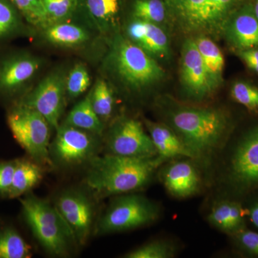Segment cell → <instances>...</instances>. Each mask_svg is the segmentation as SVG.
I'll use <instances>...</instances> for the list:
<instances>
[{
	"instance_id": "cell-1",
	"label": "cell",
	"mask_w": 258,
	"mask_h": 258,
	"mask_svg": "<svg viewBox=\"0 0 258 258\" xmlns=\"http://www.w3.org/2000/svg\"><path fill=\"white\" fill-rule=\"evenodd\" d=\"M164 162L158 156L97 155L88 163L85 183L96 198L132 192L145 186Z\"/></svg>"
},
{
	"instance_id": "cell-2",
	"label": "cell",
	"mask_w": 258,
	"mask_h": 258,
	"mask_svg": "<svg viewBox=\"0 0 258 258\" xmlns=\"http://www.w3.org/2000/svg\"><path fill=\"white\" fill-rule=\"evenodd\" d=\"M103 62L108 76L126 92L143 93L165 78V71L157 59L149 55L126 36L115 33Z\"/></svg>"
},
{
	"instance_id": "cell-3",
	"label": "cell",
	"mask_w": 258,
	"mask_h": 258,
	"mask_svg": "<svg viewBox=\"0 0 258 258\" xmlns=\"http://www.w3.org/2000/svg\"><path fill=\"white\" fill-rule=\"evenodd\" d=\"M168 120L193 158L213 152L230 129V118L216 108L179 106L170 110Z\"/></svg>"
},
{
	"instance_id": "cell-4",
	"label": "cell",
	"mask_w": 258,
	"mask_h": 258,
	"mask_svg": "<svg viewBox=\"0 0 258 258\" xmlns=\"http://www.w3.org/2000/svg\"><path fill=\"white\" fill-rule=\"evenodd\" d=\"M246 1L165 0L169 20L183 33L212 39L222 36L227 20Z\"/></svg>"
},
{
	"instance_id": "cell-5",
	"label": "cell",
	"mask_w": 258,
	"mask_h": 258,
	"mask_svg": "<svg viewBox=\"0 0 258 258\" xmlns=\"http://www.w3.org/2000/svg\"><path fill=\"white\" fill-rule=\"evenodd\" d=\"M20 203L32 235L47 253L56 257L69 255L77 243L72 230L55 205L32 195L21 199Z\"/></svg>"
},
{
	"instance_id": "cell-6",
	"label": "cell",
	"mask_w": 258,
	"mask_h": 258,
	"mask_svg": "<svg viewBox=\"0 0 258 258\" xmlns=\"http://www.w3.org/2000/svg\"><path fill=\"white\" fill-rule=\"evenodd\" d=\"M8 124L18 143L32 160L52 165L50 157V125L38 111L21 103H13L7 115Z\"/></svg>"
},
{
	"instance_id": "cell-7",
	"label": "cell",
	"mask_w": 258,
	"mask_h": 258,
	"mask_svg": "<svg viewBox=\"0 0 258 258\" xmlns=\"http://www.w3.org/2000/svg\"><path fill=\"white\" fill-rule=\"evenodd\" d=\"M159 209L138 195H127L113 200L94 226L95 235L123 232L149 225L157 220Z\"/></svg>"
},
{
	"instance_id": "cell-8",
	"label": "cell",
	"mask_w": 258,
	"mask_h": 258,
	"mask_svg": "<svg viewBox=\"0 0 258 258\" xmlns=\"http://www.w3.org/2000/svg\"><path fill=\"white\" fill-rule=\"evenodd\" d=\"M101 137L62 123L50 146L52 164L71 167L88 164L98 155Z\"/></svg>"
},
{
	"instance_id": "cell-9",
	"label": "cell",
	"mask_w": 258,
	"mask_h": 258,
	"mask_svg": "<svg viewBox=\"0 0 258 258\" xmlns=\"http://www.w3.org/2000/svg\"><path fill=\"white\" fill-rule=\"evenodd\" d=\"M66 79L67 74L64 70H56L44 78L33 89L27 91L15 103L36 110L56 130L60 125L61 116L66 107Z\"/></svg>"
},
{
	"instance_id": "cell-10",
	"label": "cell",
	"mask_w": 258,
	"mask_h": 258,
	"mask_svg": "<svg viewBox=\"0 0 258 258\" xmlns=\"http://www.w3.org/2000/svg\"><path fill=\"white\" fill-rule=\"evenodd\" d=\"M41 59L24 51L0 57V99L18 101L42 66Z\"/></svg>"
},
{
	"instance_id": "cell-11",
	"label": "cell",
	"mask_w": 258,
	"mask_h": 258,
	"mask_svg": "<svg viewBox=\"0 0 258 258\" xmlns=\"http://www.w3.org/2000/svg\"><path fill=\"white\" fill-rule=\"evenodd\" d=\"M108 154L132 157H152L157 150L139 120L123 117L115 121L105 137Z\"/></svg>"
},
{
	"instance_id": "cell-12",
	"label": "cell",
	"mask_w": 258,
	"mask_h": 258,
	"mask_svg": "<svg viewBox=\"0 0 258 258\" xmlns=\"http://www.w3.org/2000/svg\"><path fill=\"white\" fill-rule=\"evenodd\" d=\"M55 208L74 233L79 245L86 244L93 227L95 205L86 191L64 190L55 199Z\"/></svg>"
},
{
	"instance_id": "cell-13",
	"label": "cell",
	"mask_w": 258,
	"mask_h": 258,
	"mask_svg": "<svg viewBox=\"0 0 258 258\" xmlns=\"http://www.w3.org/2000/svg\"><path fill=\"white\" fill-rule=\"evenodd\" d=\"M179 74L181 87L190 99L202 101L215 92L193 37L186 38L181 47Z\"/></svg>"
},
{
	"instance_id": "cell-14",
	"label": "cell",
	"mask_w": 258,
	"mask_h": 258,
	"mask_svg": "<svg viewBox=\"0 0 258 258\" xmlns=\"http://www.w3.org/2000/svg\"><path fill=\"white\" fill-rule=\"evenodd\" d=\"M230 179L240 189L258 187V125L237 144L230 161Z\"/></svg>"
},
{
	"instance_id": "cell-15",
	"label": "cell",
	"mask_w": 258,
	"mask_h": 258,
	"mask_svg": "<svg viewBox=\"0 0 258 258\" xmlns=\"http://www.w3.org/2000/svg\"><path fill=\"white\" fill-rule=\"evenodd\" d=\"M222 37L235 52L258 47V20L251 0H247L231 15Z\"/></svg>"
},
{
	"instance_id": "cell-16",
	"label": "cell",
	"mask_w": 258,
	"mask_h": 258,
	"mask_svg": "<svg viewBox=\"0 0 258 258\" xmlns=\"http://www.w3.org/2000/svg\"><path fill=\"white\" fill-rule=\"evenodd\" d=\"M126 37L154 58H166L170 53L167 35L157 24L132 19L126 28Z\"/></svg>"
},
{
	"instance_id": "cell-17",
	"label": "cell",
	"mask_w": 258,
	"mask_h": 258,
	"mask_svg": "<svg viewBox=\"0 0 258 258\" xmlns=\"http://www.w3.org/2000/svg\"><path fill=\"white\" fill-rule=\"evenodd\" d=\"M162 181L167 191L177 198L195 195L200 185L198 169L189 161L171 163L163 171Z\"/></svg>"
},
{
	"instance_id": "cell-18",
	"label": "cell",
	"mask_w": 258,
	"mask_h": 258,
	"mask_svg": "<svg viewBox=\"0 0 258 258\" xmlns=\"http://www.w3.org/2000/svg\"><path fill=\"white\" fill-rule=\"evenodd\" d=\"M123 3V0H79V7L96 30L108 36L114 35Z\"/></svg>"
},
{
	"instance_id": "cell-19",
	"label": "cell",
	"mask_w": 258,
	"mask_h": 258,
	"mask_svg": "<svg viewBox=\"0 0 258 258\" xmlns=\"http://www.w3.org/2000/svg\"><path fill=\"white\" fill-rule=\"evenodd\" d=\"M145 125L157 150V156L161 160L166 161L176 157L193 158L179 136L171 127L150 120H145Z\"/></svg>"
},
{
	"instance_id": "cell-20",
	"label": "cell",
	"mask_w": 258,
	"mask_h": 258,
	"mask_svg": "<svg viewBox=\"0 0 258 258\" xmlns=\"http://www.w3.org/2000/svg\"><path fill=\"white\" fill-rule=\"evenodd\" d=\"M41 30L44 40L57 47L75 48L86 45L91 40L87 29L70 20L44 27Z\"/></svg>"
},
{
	"instance_id": "cell-21",
	"label": "cell",
	"mask_w": 258,
	"mask_h": 258,
	"mask_svg": "<svg viewBox=\"0 0 258 258\" xmlns=\"http://www.w3.org/2000/svg\"><path fill=\"white\" fill-rule=\"evenodd\" d=\"M199 52L203 58L204 66L209 79L215 91L223 83L225 58L220 47L212 38L205 35L193 37Z\"/></svg>"
},
{
	"instance_id": "cell-22",
	"label": "cell",
	"mask_w": 258,
	"mask_h": 258,
	"mask_svg": "<svg viewBox=\"0 0 258 258\" xmlns=\"http://www.w3.org/2000/svg\"><path fill=\"white\" fill-rule=\"evenodd\" d=\"M244 212L235 202L222 201L215 205L208 215V221L217 229L235 235L244 229Z\"/></svg>"
},
{
	"instance_id": "cell-23",
	"label": "cell",
	"mask_w": 258,
	"mask_h": 258,
	"mask_svg": "<svg viewBox=\"0 0 258 258\" xmlns=\"http://www.w3.org/2000/svg\"><path fill=\"white\" fill-rule=\"evenodd\" d=\"M13 175V183L8 198H18L29 192L40 181L43 171L38 163L28 159H17Z\"/></svg>"
},
{
	"instance_id": "cell-24",
	"label": "cell",
	"mask_w": 258,
	"mask_h": 258,
	"mask_svg": "<svg viewBox=\"0 0 258 258\" xmlns=\"http://www.w3.org/2000/svg\"><path fill=\"white\" fill-rule=\"evenodd\" d=\"M64 123L82 129L101 137L104 131L103 120L98 117L93 109L90 94L73 108Z\"/></svg>"
},
{
	"instance_id": "cell-25",
	"label": "cell",
	"mask_w": 258,
	"mask_h": 258,
	"mask_svg": "<svg viewBox=\"0 0 258 258\" xmlns=\"http://www.w3.org/2000/svg\"><path fill=\"white\" fill-rule=\"evenodd\" d=\"M23 19L10 0H0V44L24 33Z\"/></svg>"
},
{
	"instance_id": "cell-26",
	"label": "cell",
	"mask_w": 258,
	"mask_h": 258,
	"mask_svg": "<svg viewBox=\"0 0 258 258\" xmlns=\"http://www.w3.org/2000/svg\"><path fill=\"white\" fill-rule=\"evenodd\" d=\"M31 247L13 227H0V258H29Z\"/></svg>"
},
{
	"instance_id": "cell-27",
	"label": "cell",
	"mask_w": 258,
	"mask_h": 258,
	"mask_svg": "<svg viewBox=\"0 0 258 258\" xmlns=\"http://www.w3.org/2000/svg\"><path fill=\"white\" fill-rule=\"evenodd\" d=\"M131 13L134 19L157 25L169 20L165 0H132Z\"/></svg>"
},
{
	"instance_id": "cell-28",
	"label": "cell",
	"mask_w": 258,
	"mask_h": 258,
	"mask_svg": "<svg viewBox=\"0 0 258 258\" xmlns=\"http://www.w3.org/2000/svg\"><path fill=\"white\" fill-rule=\"evenodd\" d=\"M89 94L97 115L103 122L108 120L114 108V97L109 84L104 79H98Z\"/></svg>"
},
{
	"instance_id": "cell-29",
	"label": "cell",
	"mask_w": 258,
	"mask_h": 258,
	"mask_svg": "<svg viewBox=\"0 0 258 258\" xmlns=\"http://www.w3.org/2000/svg\"><path fill=\"white\" fill-rule=\"evenodd\" d=\"M40 1H41L45 18L44 27L69 20L79 9V0H40Z\"/></svg>"
},
{
	"instance_id": "cell-30",
	"label": "cell",
	"mask_w": 258,
	"mask_h": 258,
	"mask_svg": "<svg viewBox=\"0 0 258 258\" xmlns=\"http://www.w3.org/2000/svg\"><path fill=\"white\" fill-rule=\"evenodd\" d=\"M91 84V76L87 67L78 63L70 71L66 79V93L71 99L79 98L87 91Z\"/></svg>"
},
{
	"instance_id": "cell-31",
	"label": "cell",
	"mask_w": 258,
	"mask_h": 258,
	"mask_svg": "<svg viewBox=\"0 0 258 258\" xmlns=\"http://www.w3.org/2000/svg\"><path fill=\"white\" fill-rule=\"evenodd\" d=\"M231 96L249 111L258 113V88L254 85L237 81L231 88Z\"/></svg>"
},
{
	"instance_id": "cell-32",
	"label": "cell",
	"mask_w": 258,
	"mask_h": 258,
	"mask_svg": "<svg viewBox=\"0 0 258 258\" xmlns=\"http://www.w3.org/2000/svg\"><path fill=\"white\" fill-rule=\"evenodd\" d=\"M173 246L164 241H153L125 254L126 258H169L174 256Z\"/></svg>"
},
{
	"instance_id": "cell-33",
	"label": "cell",
	"mask_w": 258,
	"mask_h": 258,
	"mask_svg": "<svg viewBox=\"0 0 258 258\" xmlns=\"http://www.w3.org/2000/svg\"><path fill=\"white\" fill-rule=\"evenodd\" d=\"M28 23L37 28L45 26V18L40 0H10Z\"/></svg>"
},
{
	"instance_id": "cell-34",
	"label": "cell",
	"mask_w": 258,
	"mask_h": 258,
	"mask_svg": "<svg viewBox=\"0 0 258 258\" xmlns=\"http://www.w3.org/2000/svg\"><path fill=\"white\" fill-rule=\"evenodd\" d=\"M239 246L251 255L258 256V233L245 228L234 235Z\"/></svg>"
},
{
	"instance_id": "cell-35",
	"label": "cell",
	"mask_w": 258,
	"mask_h": 258,
	"mask_svg": "<svg viewBox=\"0 0 258 258\" xmlns=\"http://www.w3.org/2000/svg\"><path fill=\"white\" fill-rule=\"evenodd\" d=\"M16 161L0 163V195L8 198L12 183Z\"/></svg>"
},
{
	"instance_id": "cell-36",
	"label": "cell",
	"mask_w": 258,
	"mask_h": 258,
	"mask_svg": "<svg viewBox=\"0 0 258 258\" xmlns=\"http://www.w3.org/2000/svg\"><path fill=\"white\" fill-rule=\"evenodd\" d=\"M244 64L258 74V47L236 52Z\"/></svg>"
},
{
	"instance_id": "cell-37",
	"label": "cell",
	"mask_w": 258,
	"mask_h": 258,
	"mask_svg": "<svg viewBox=\"0 0 258 258\" xmlns=\"http://www.w3.org/2000/svg\"><path fill=\"white\" fill-rule=\"evenodd\" d=\"M248 216L252 223L258 228V203L249 209Z\"/></svg>"
},
{
	"instance_id": "cell-38",
	"label": "cell",
	"mask_w": 258,
	"mask_h": 258,
	"mask_svg": "<svg viewBox=\"0 0 258 258\" xmlns=\"http://www.w3.org/2000/svg\"><path fill=\"white\" fill-rule=\"evenodd\" d=\"M252 2V10H253L254 14L258 20V0H251Z\"/></svg>"
}]
</instances>
